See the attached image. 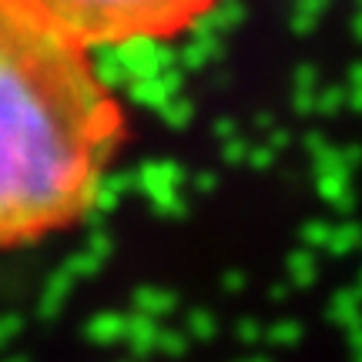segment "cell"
Listing matches in <instances>:
<instances>
[{
	"label": "cell",
	"mask_w": 362,
	"mask_h": 362,
	"mask_svg": "<svg viewBox=\"0 0 362 362\" xmlns=\"http://www.w3.org/2000/svg\"><path fill=\"white\" fill-rule=\"evenodd\" d=\"M124 128L90 47L27 0H0V252L84 218Z\"/></svg>",
	"instance_id": "6da1fadb"
},
{
	"label": "cell",
	"mask_w": 362,
	"mask_h": 362,
	"mask_svg": "<svg viewBox=\"0 0 362 362\" xmlns=\"http://www.w3.org/2000/svg\"><path fill=\"white\" fill-rule=\"evenodd\" d=\"M84 47L158 44L181 37L221 0H27Z\"/></svg>",
	"instance_id": "7a4b0ae2"
}]
</instances>
